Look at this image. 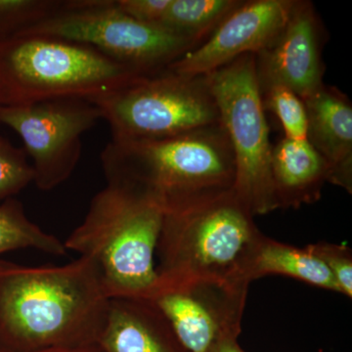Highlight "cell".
<instances>
[{
    "mask_svg": "<svg viewBox=\"0 0 352 352\" xmlns=\"http://www.w3.org/2000/svg\"><path fill=\"white\" fill-rule=\"evenodd\" d=\"M327 162L307 140L284 138L272 147L271 177L278 208H298L320 199Z\"/></svg>",
    "mask_w": 352,
    "mask_h": 352,
    "instance_id": "cell-15",
    "label": "cell"
},
{
    "mask_svg": "<svg viewBox=\"0 0 352 352\" xmlns=\"http://www.w3.org/2000/svg\"><path fill=\"white\" fill-rule=\"evenodd\" d=\"M97 346L104 352H187L150 300L111 298Z\"/></svg>",
    "mask_w": 352,
    "mask_h": 352,
    "instance_id": "cell-14",
    "label": "cell"
},
{
    "mask_svg": "<svg viewBox=\"0 0 352 352\" xmlns=\"http://www.w3.org/2000/svg\"><path fill=\"white\" fill-rule=\"evenodd\" d=\"M171 0H115L116 6L138 22L148 25H160Z\"/></svg>",
    "mask_w": 352,
    "mask_h": 352,
    "instance_id": "cell-23",
    "label": "cell"
},
{
    "mask_svg": "<svg viewBox=\"0 0 352 352\" xmlns=\"http://www.w3.org/2000/svg\"><path fill=\"white\" fill-rule=\"evenodd\" d=\"M241 3L238 0H171L159 25L201 44Z\"/></svg>",
    "mask_w": 352,
    "mask_h": 352,
    "instance_id": "cell-17",
    "label": "cell"
},
{
    "mask_svg": "<svg viewBox=\"0 0 352 352\" xmlns=\"http://www.w3.org/2000/svg\"><path fill=\"white\" fill-rule=\"evenodd\" d=\"M307 140L330 168L329 182L352 192V106L349 97L323 85L302 99Z\"/></svg>",
    "mask_w": 352,
    "mask_h": 352,
    "instance_id": "cell-13",
    "label": "cell"
},
{
    "mask_svg": "<svg viewBox=\"0 0 352 352\" xmlns=\"http://www.w3.org/2000/svg\"><path fill=\"white\" fill-rule=\"evenodd\" d=\"M249 285L193 281L157 283L149 298L170 324L187 352H210L238 339Z\"/></svg>",
    "mask_w": 352,
    "mask_h": 352,
    "instance_id": "cell-10",
    "label": "cell"
},
{
    "mask_svg": "<svg viewBox=\"0 0 352 352\" xmlns=\"http://www.w3.org/2000/svg\"><path fill=\"white\" fill-rule=\"evenodd\" d=\"M0 352H104L97 344L87 346H51L43 349H31V351H11L0 346Z\"/></svg>",
    "mask_w": 352,
    "mask_h": 352,
    "instance_id": "cell-24",
    "label": "cell"
},
{
    "mask_svg": "<svg viewBox=\"0 0 352 352\" xmlns=\"http://www.w3.org/2000/svg\"><path fill=\"white\" fill-rule=\"evenodd\" d=\"M259 87L281 85L302 99L324 85L321 32L314 6L296 1L284 29L256 55Z\"/></svg>",
    "mask_w": 352,
    "mask_h": 352,
    "instance_id": "cell-12",
    "label": "cell"
},
{
    "mask_svg": "<svg viewBox=\"0 0 352 352\" xmlns=\"http://www.w3.org/2000/svg\"><path fill=\"white\" fill-rule=\"evenodd\" d=\"M20 34L85 44L144 76L164 71L200 44L161 25L132 19L115 0H65L59 10Z\"/></svg>",
    "mask_w": 352,
    "mask_h": 352,
    "instance_id": "cell-8",
    "label": "cell"
},
{
    "mask_svg": "<svg viewBox=\"0 0 352 352\" xmlns=\"http://www.w3.org/2000/svg\"><path fill=\"white\" fill-rule=\"evenodd\" d=\"M235 160L234 191L254 215L277 210L271 177L270 127L254 54L243 55L206 75Z\"/></svg>",
    "mask_w": 352,
    "mask_h": 352,
    "instance_id": "cell-7",
    "label": "cell"
},
{
    "mask_svg": "<svg viewBox=\"0 0 352 352\" xmlns=\"http://www.w3.org/2000/svg\"><path fill=\"white\" fill-rule=\"evenodd\" d=\"M234 189L164 210L157 242V283L250 285L265 235Z\"/></svg>",
    "mask_w": 352,
    "mask_h": 352,
    "instance_id": "cell-2",
    "label": "cell"
},
{
    "mask_svg": "<svg viewBox=\"0 0 352 352\" xmlns=\"http://www.w3.org/2000/svg\"><path fill=\"white\" fill-rule=\"evenodd\" d=\"M261 92L264 110L275 113L283 127L285 138L307 140V112L302 99L281 85H265L261 87Z\"/></svg>",
    "mask_w": 352,
    "mask_h": 352,
    "instance_id": "cell-20",
    "label": "cell"
},
{
    "mask_svg": "<svg viewBox=\"0 0 352 352\" xmlns=\"http://www.w3.org/2000/svg\"><path fill=\"white\" fill-rule=\"evenodd\" d=\"M25 249L36 250L54 256L68 254L64 242L45 232L27 217L21 201L8 199L0 204V256Z\"/></svg>",
    "mask_w": 352,
    "mask_h": 352,
    "instance_id": "cell-18",
    "label": "cell"
},
{
    "mask_svg": "<svg viewBox=\"0 0 352 352\" xmlns=\"http://www.w3.org/2000/svg\"><path fill=\"white\" fill-rule=\"evenodd\" d=\"M101 162L107 182L142 190L164 210L235 184L232 147L221 124L157 140L111 141Z\"/></svg>",
    "mask_w": 352,
    "mask_h": 352,
    "instance_id": "cell-4",
    "label": "cell"
},
{
    "mask_svg": "<svg viewBox=\"0 0 352 352\" xmlns=\"http://www.w3.org/2000/svg\"><path fill=\"white\" fill-rule=\"evenodd\" d=\"M143 76L91 46L67 39L18 34L0 43V106L91 100Z\"/></svg>",
    "mask_w": 352,
    "mask_h": 352,
    "instance_id": "cell-5",
    "label": "cell"
},
{
    "mask_svg": "<svg viewBox=\"0 0 352 352\" xmlns=\"http://www.w3.org/2000/svg\"><path fill=\"white\" fill-rule=\"evenodd\" d=\"M89 101L110 126L112 141L157 140L220 124L206 76L168 69Z\"/></svg>",
    "mask_w": 352,
    "mask_h": 352,
    "instance_id": "cell-6",
    "label": "cell"
},
{
    "mask_svg": "<svg viewBox=\"0 0 352 352\" xmlns=\"http://www.w3.org/2000/svg\"><path fill=\"white\" fill-rule=\"evenodd\" d=\"M268 275H283L340 294L332 273L307 247L284 244L265 236L254 258L252 281Z\"/></svg>",
    "mask_w": 352,
    "mask_h": 352,
    "instance_id": "cell-16",
    "label": "cell"
},
{
    "mask_svg": "<svg viewBox=\"0 0 352 352\" xmlns=\"http://www.w3.org/2000/svg\"><path fill=\"white\" fill-rule=\"evenodd\" d=\"M308 251L332 273L340 294L352 298V251L344 245L318 242L307 245Z\"/></svg>",
    "mask_w": 352,
    "mask_h": 352,
    "instance_id": "cell-22",
    "label": "cell"
},
{
    "mask_svg": "<svg viewBox=\"0 0 352 352\" xmlns=\"http://www.w3.org/2000/svg\"><path fill=\"white\" fill-rule=\"evenodd\" d=\"M210 352H245L240 344L238 339H227L222 340L217 346L212 347Z\"/></svg>",
    "mask_w": 352,
    "mask_h": 352,
    "instance_id": "cell-25",
    "label": "cell"
},
{
    "mask_svg": "<svg viewBox=\"0 0 352 352\" xmlns=\"http://www.w3.org/2000/svg\"><path fill=\"white\" fill-rule=\"evenodd\" d=\"M107 182L65 248L94 264L109 298L149 300L159 279L155 256L163 206L131 185Z\"/></svg>",
    "mask_w": 352,
    "mask_h": 352,
    "instance_id": "cell-3",
    "label": "cell"
},
{
    "mask_svg": "<svg viewBox=\"0 0 352 352\" xmlns=\"http://www.w3.org/2000/svg\"><path fill=\"white\" fill-rule=\"evenodd\" d=\"M63 4L64 0H0V43L43 22Z\"/></svg>",
    "mask_w": 352,
    "mask_h": 352,
    "instance_id": "cell-19",
    "label": "cell"
},
{
    "mask_svg": "<svg viewBox=\"0 0 352 352\" xmlns=\"http://www.w3.org/2000/svg\"><path fill=\"white\" fill-rule=\"evenodd\" d=\"M110 300L82 256L34 267L0 259V346L22 351L97 344Z\"/></svg>",
    "mask_w": 352,
    "mask_h": 352,
    "instance_id": "cell-1",
    "label": "cell"
},
{
    "mask_svg": "<svg viewBox=\"0 0 352 352\" xmlns=\"http://www.w3.org/2000/svg\"><path fill=\"white\" fill-rule=\"evenodd\" d=\"M34 179V168L25 150L0 136V201L14 198Z\"/></svg>",
    "mask_w": 352,
    "mask_h": 352,
    "instance_id": "cell-21",
    "label": "cell"
},
{
    "mask_svg": "<svg viewBox=\"0 0 352 352\" xmlns=\"http://www.w3.org/2000/svg\"><path fill=\"white\" fill-rule=\"evenodd\" d=\"M102 119L87 99L64 98L24 106H0V124L22 139L34 184L50 191L66 182L82 156V138Z\"/></svg>",
    "mask_w": 352,
    "mask_h": 352,
    "instance_id": "cell-9",
    "label": "cell"
},
{
    "mask_svg": "<svg viewBox=\"0 0 352 352\" xmlns=\"http://www.w3.org/2000/svg\"><path fill=\"white\" fill-rule=\"evenodd\" d=\"M295 3L296 0L242 1L205 41L166 69L180 75L206 76L243 55H258L279 36Z\"/></svg>",
    "mask_w": 352,
    "mask_h": 352,
    "instance_id": "cell-11",
    "label": "cell"
}]
</instances>
